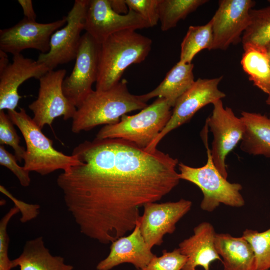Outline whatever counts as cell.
I'll return each mask as SVG.
<instances>
[{
    "mask_svg": "<svg viewBox=\"0 0 270 270\" xmlns=\"http://www.w3.org/2000/svg\"><path fill=\"white\" fill-rule=\"evenodd\" d=\"M72 154L82 164L60 174L57 184L80 232L104 244L132 232L140 208L161 200L180 180L178 159L122 139L86 140Z\"/></svg>",
    "mask_w": 270,
    "mask_h": 270,
    "instance_id": "obj_1",
    "label": "cell"
},
{
    "mask_svg": "<svg viewBox=\"0 0 270 270\" xmlns=\"http://www.w3.org/2000/svg\"><path fill=\"white\" fill-rule=\"evenodd\" d=\"M148 106L140 96L130 92L128 82L123 80L108 90H93L77 108L72 130L79 134L98 126L115 124L123 116Z\"/></svg>",
    "mask_w": 270,
    "mask_h": 270,
    "instance_id": "obj_2",
    "label": "cell"
},
{
    "mask_svg": "<svg viewBox=\"0 0 270 270\" xmlns=\"http://www.w3.org/2000/svg\"><path fill=\"white\" fill-rule=\"evenodd\" d=\"M152 44L151 39L134 30L109 36L100 44L96 90L106 91L118 84L128 68L146 58Z\"/></svg>",
    "mask_w": 270,
    "mask_h": 270,
    "instance_id": "obj_3",
    "label": "cell"
},
{
    "mask_svg": "<svg viewBox=\"0 0 270 270\" xmlns=\"http://www.w3.org/2000/svg\"><path fill=\"white\" fill-rule=\"evenodd\" d=\"M14 124L22 134L26 146L24 168L44 176L58 170L64 172L82 164L77 156H67L53 146V141L46 137L24 108L8 111Z\"/></svg>",
    "mask_w": 270,
    "mask_h": 270,
    "instance_id": "obj_4",
    "label": "cell"
},
{
    "mask_svg": "<svg viewBox=\"0 0 270 270\" xmlns=\"http://www.w3.org/2000/svg\"><path fill=\"white\" fill-rule=\"evenodd\" d=\"M208 126L206 124L202 137L206 146L208 160L200 168H192L183 163L178 164L179 176L198 186L204 198L200 208L207 212H213L221 204L232 208H242L245 200L241 191L242 186L238 183H231L224 178L216 167L208 143Z\"/></svg>",
    "mask_w": 270,
    "mask_h": 270,
    "instance_id": "obj_5",
    "label": "cell"
},
{
    "mask_svg": "<svg viewBox=\"0 0 270 270\" xmlns=\"http://www.w3.org/2000/svg\"><path fill=\"white\" fill-rule=\"evenodd\" d=\"M172 108L166 99L158 98L138 114H125L118 124L105 126L96 138L122 139L146 149L170 121L172 113Z\"/></svg>",
    "mask_w": 270,
    "mask_h": 270,
    "instance_id": "obj_6",
    "label": "cell"
},
{
    "mask_svg": "<svg viewBox=\"0 0 270 270\" xmlns=\"http://www.w3.org/2000/svg\"><path fill=\"white\" fill-rule=\"evenodd\" d=\"M66 70H52L40 80L36 100L28 108L34 114L33 120L42 130L46 125L52 126L54 120L60 116L67 120L73 118L77 108L64 95L62 84Z\"/></svg>",
    "mask_w": 270,
    "mask_h": 270,
    "instance_id": "obj_7",
    "label": "cell"
},
{
    "mask_svg": "<svg viewBox=\"0 0 270 270\" xmlns=\"http://www.w3.org/2000/svg\"><path fill=\"white\" fill-rule=\"evenodd\" d=\"M90 0H76L72 9L66 16L67 22L52 36L50 49L46 54H40L37 62L50 70L59 65L76 60L82 38L81 32L84 22Z\"/></svg>",
    "mask_w": 270,
    "mask_h": 270,
    "instance_id": "obj_8",
    "label": "cell"
},
{
    "mask_svg": "<svg viewBox=\"0 0 270 270\" xmlns=\"http://www.w3.org/2000/svg\"><path fill=\"white\" fill-rule=\"evenodd\" d=\"M212 104V114L206 122L214 136L211 154L216 167L227 179L226 156L242 141L245 126L231 108L224 107L222 100Z\"/></svg>",
    "mask_w": 270,
    "mask_h": 270,
    "instance_id": "obj_9",
    "label": "cell"
},
{
    "mask_svg": "<svg viewBox=\"0 0 270 270\" xmlns=\"http://www.w3.org/2000/svg\"><path fill=\"white\" fill-rule=\"evenodd\" d=\"M100 44L86 32L82 36L76 64L70 75L63 82V92L78 108L94 90L98 72Z\"/></svg>",
    "mask_w": 270,
    "mask_h": 270,
    "instance_id": "obj_10",
    "label": "cell"
},
{
    "mask_svg": "<svg viewBox=\"0 0 270 270\" xmlns=\"http://www.w3.org/2000/svg\"><path fill=\"white\" fill-rule=\"evenodd\" d=\"M223 77L198 78L193 86L176 102L170 119L157 138L146 150L153 152L170 132L189 122L200 109L222 100L226 94L218 88Z\"/></svg>",
    "mask_w": 270,
    "mask_h": 270,
    "instance_id": "obj_11",
    "label": "cell"
},
{
    "mask_svg": "<svg viewBox=\"0 0 270 270\" xmlns=\"http://www.w3.org/2000/svg\"><path fill=\"white\" fill-rule=\"evenodd\" d=\"M149 28V24L132 10L120 14L112 10L110 0H90L84 30L100 44L116 33Z\"/></svg>",
    "mask_w": 270,
    "mask_h": 270,
    "instance_id": "obj_12",
    "label": "cell"
},
{
    "mask_svg": "<svg viewBox=\"0 0 270 270\" xmlns=\"http://www.w3.org/2000/svg\"><path fill=\"white\" fill-rule=\"evenodd\" d=\"M211 20L214 41L211 50H226L242 42L250 22V11L256 4L252 0H221Z\"/></svg>",
    "mask_w": 270,
    "mask_h": 270,
    "instance_id": "obj_13",
    "label": "cell"
},
{
    "mask_svg": "<svg viewBox=\"0 0 270 270\" xmlns=\"http://www.w3.org/2000/svg\"><path fill=\"white\" fill-rule=\"evenodd\" d=\"M66 22V16L48 24L38 23L24 18L12 27L0 30V50L14 56L27 49L46 54L50 49L52 35Z\"/></svg>",
    "mask_w": 270,
    "mask_h": 270,
    "instance_id": "obj_14",
    "label": "cell"
},
{
    "mask_svg": "<svg viewBox=\"0 0 270 270\" xmlns=\"http://www.w3.org/2000/svg\"><path fill=\"white\" fill-rule=\"evenodd\" d=\"M192 206L191 201L184 199L146 204L140 222L142 234L148 246L152 249L162 245L165 235L175 232L177 223L190 210Z\"/></svg>",
    "mask_w": 270,
    "mask_h": 270,
    "instance_id": "obj_15",
    "label": "cell"
},
{
    "mask_svg": "<svg viewBox=\"0 0 270 270\" xmlns=\"http://www.w3.org/2000/svg\"><path fill=\"white\" fill-rule=\"evenodd\" d=\"M50 70L46 66L22 54L14 56L12 62L0 72V111L16 110L22 98L20 86L26 80H40Z\"/></svg>",
    "mask_w": 270,
    "mask_h": 270,
    "instance_id": "obj_16",
    "label": "cell"
},
{
    "mask_svg": "<svg viewBox=\"0 0 270 270\" xmlns=\"http://www.w3.org/2000/svg\"><path fill=\"white\" fill-rule=\"evenodd\" d=\"M140 226L139 220L130 235L121 237L111 244L109 254L98 264L97 270H111L126 263L140 270L149 264L156 255L145 241Z\"/></svg>",
    "mask_w": 270,
    "mask_h": 270,
    "instance_id": "obj_17",
    "label": "cell"
},
{
    "mask_svg": "<svg viewBox=\"0 0 270 270\" xmlns=\"http://www.w3.org/2000/svg\"><path fill=\"white\" fill-rule=\"evenodd\" d=\"M216 235L214 226L210 222H203L194 229V234L179 244L180 252L187 260L182 270H196L202 266L210 270L211 263L222 262L215 246Z\"/></svg>",
    "mask_w": 270,
    "mask_h": 270,
    "instance_id": "obj_18",
    "label": "cell"
},
{
    "mask_svg": "<svg viewBox=\"0 0 270 270\" xmlns=\"http://www.w3.org/2000/svg\"><path fill=\"white\" fill-rule=\"evenodd\" d=\"M215 246L222 259L224 270H256V260L252 247L242 236L216 234Z\"/></svg>",
    "mask_w": 270,
    "mask_h": 270,
    "instance_id": "obj_19",
    "label": "cell"
},
{
    "mask_svg": "<svg viewBox=\"0 0 270 270\" xmlns=\"http://www.w3.org/2000/svg\"><path fill=\"white\" fill-rule=\"evenodd\" d=\"M194 65L178 62L167 74L162 83L152 92L140 96L144 102L154 98L166 99L172 108L178 100L188 92L195 82Z\"/></svg>",
    "mask_w": 270,
    "mask_h": 270,
    "instance_id": "obj_20",
    "label": "cell"
},
{
    "mask_svg": "<svg viewBox=\"0 0 270 270\" xmlns=\"http://www.w3.org/2000/svg\"><path fill=\"white\" fill-rule=\"evenodd\" d=\"M240 118L245 126L241 150L250 155L270 158V118L242 112Z\"/></svg>",
    "mask_w": 270,
    "mask_h": 270,
    "instance_id": "obj_21",
    "label": "cell"
},
{
    "mask_svg": "<svg viewBox=\"0 0 270 270\" xmlns=\"http://www.w3.org/2000/svg\"><path fill=\"white\" fill-rule=\"evenodd\" d=\"M20 270H74L72 266L65 263L60 256H54L40 236L26 242L22 254L12 260V267Z\"/></svg>",
    "mask_w": 270,
    "mask_h": 270,
    "instance_id": "obj_22",
    "label": "cell"
},
{
    "mask_svg": "<svg viewBox=\"0 0 270 270\" xmlns=\"http://www.w3.org/2000/svg\"><path fill=\"white\" fill-rule=\"evenodd\" d=\"M241 64L254 86L270 95V58L266 46L243 44Z\"/></svg>",
    "mask_w": 270,
    "mask_h": 270,
    "instance_id": "obj_23",
    "label": "cell"
},
{
    "mask_svg": "<svg viewBox=\"0 0 270 270\" xmlns=\"http://www.w3.org/2000/svg\"><path fill=\"white\" fill-rule=\"evenodd\" d=\"M213 41L211 20L204 26H190L181 44L179 62L191 64L196 56L202 50H211Z\"/></svg>",
    "mask_w": 270,
    "mask_h": 270,
    "instance_id": "obj_24",
    "label": "cell"
},
{
    "mask_svg": "<svg viewBox=\"0 0 270 270\" xmlns=\"http://www.w3.org/2000/svg\"><path fill=\"white\" fill-rule=\"evenodd\" d=\"M208 0H160L159 6L161 29L166 32L178 22L208 2Z\"/></svg>",
    "mask_w": 270,
    "mask_h": 270,
    "instance_id": "obj_25",
    "label": "cell"
},
{
    "mask_svg": "<svg viewBox=\"0 0 270 270\" xmlns=\"http://www.w3.org/2000/svg\"><path fill=\"white\" fill-rule=\"evenodd\" d=\"M242 42L264 46L270 42V6L250 10V24L242 35Z\"/></svg>",
    "mask_w": 270,
    "mask_h": 270,
    "instance_id": "obj_26",
    "label": "cell"
},
{
    "mask_svg": "<svg viewBox=\"0 0 270 270\" xmlns=\"http://www.w3.org/2000/svg\"><path fill=\"white\" fill-rule=\"evenodd\" d=\"M242 236L252 247L256 260V270H270V228L263 232L246 229Z\"/></svg>",
    "mask_w": 270,
    "mask_h": 270,
    "instance_id": "obj_27",
    "label": "cell"
},
{
    "mask_svg": "<svg viewBox=\"0 0 270 270\" xmlns=\"http://www.w3.org/2000/svg\"><path fill=\"white\" fill-rule=\"evenodd\" d=\"M14 125L8 115L4 110L0 111V144L12 147L18 160L21 162L24 160L26 150L20 145V138Z\"/></svg>",
    "mask_w": 270,
    "mask_h": 270,
    "instance_id": "obj_28",
    "label": "cell"
},
{
    "mask_svg": "<svg viewBox=\"0 0 270 270\" xmlns=\"http://www.w3.org/2000/svg\"><path fill=\"white\" fill-rule=\"evenodd\" d=\"M186 260L178 248L172 252L164 250L160 256L156 255L144 268L136 270H182Z\"/></svg>",
    "mask_w": 270,
    "mask_h": 270,
    "instance_id": "obj_29",
    "label": "cell"
},
{
    "mask_svg": "<svg viewBox=\"0 0 270 270\" xmlns=\"http://www.w3.org/2000/svg\"><path fill=\"white\" fill-rule=\"evenodd\" d=\"M20 211L14 206L2 218L0 222V270H11L12 260L8 258V249L10 242L8 226L12 218Z\"/></svg>",
    "mask_w": 270,
    "mask_h": 270,
    "instance_id": "obj_30",
    "label": "cell"
},
{
    "mask_svg": "<svg viewBox=\"0 0 270 270\" xmlns=\"http://www.w3.org/2000/svg\"><path fill=\"white\" fill-rule=\"evenodd\" d=\"M160 0H125L129 10L140 15L154 27L160 21L159 6Z\"/></svg>",
    "mask_w": 270,
    "mask_h": 270,
    "instance_id": "obj_31",
    "label": "cell"
},
{
    "mask_svg": "<svg viewBox=\"0 0 270 270\" xmlns=\"http://www.w3.org/2000/svg\"><path fill=\"white\" fill-rule=\"evenodd\" d=\"M18 160L12 154L9 152L4 146H0V164L10 170L18 178L20 184L24 187H28L31 183L30 172L24 167L20 166L17 163Z\"/></svg>",
    "mask_w": 270,
    "mask_h": 270,
    "instance_id": "obj_32",
    "label": "cell"
},
{
    "mask_svg": "<svg viewBox=\"0 0 270 270\" xmlns=\"http://www.w3.org/2000/svg\"><path fill=\"white\" fill-rule=\"evenodd\" d=\"M18 2L22 6L25 18L29 20L36 21V15L34 12L31 0H18Z\"/></svg>",
    "mask_w": 270,
    "mask_h": 270,
    "instance_id": "obj_33",
    "label": "cell"
},
{
    "mask_svg": "<svg viewBox=\"0 0 270 270\" xmlns=\"http://www.w3.org/2000/svg\"><path fill=\"white\" fill-rule=\"evenodd\" d=\"M112 10L118 14H126L129 12L125 0H110Z\"/></svg>",
    "mask_w": 270,
    "mask_h": 270,
    "instance_id": "obj_34",
    "label": "cell"
},
{
    "mask_svg": "<svg viewBox=\"0 0 270 270\" xmlns=\"http://www.w3.org/2000/svg\"><path fill=\"white\" fill-rule=\"evenodd\" d=\"M9 64L7 53L0 50V72L3 71Z\"/></svg>",
    "mask_w": 270,
    "mask_h": 270,
    "instance_id": "obj_35",
    "label": "cell"
},
{
    "mask_svg": "<svg viewBox=\"0 0 270 270\" xmlns=\"http://www.w3.org/2000/svg\"><path fill=\"white\" fill-rule=\"evenodd\" d=\"M267 51L268 52V55L270 58V42H269L266 46Z\"/></svg>",
    "mask_w": 270,
    "mask_h": 270,
    "instance_id": "obj_36",
    "label": "cell"
},
{
    "mask_svg": "<svg viewBox=\"0 0 270 270\" xmlns=\"http://www.w3.org/2000/svg\"><path fill=\"white\" fill-rule=\"evenodd\" d=\"M266 103L268 105L270 106V95L268 96V98L266 100Z\"/></svg>",
    "mask_w": 270,
    "mask_h": 270,
    "instance_id": "obj_37",
    "label": "cell"
},
{
    "mask_svg": "<svg viewBox=\"0 0 270 270\" xmlns=\"http://www.w3.org/2000/svg\"><path fill=\"white\" fill-rule=\"evenodd\" d=\"M268 2H269V3L270 4V0H268Z\"/></svg>",
    "mask_w": 270,
    "mask_h": 270,
    "instance_id": "obj_38",
    "label": "cell"
}]
</instances>
